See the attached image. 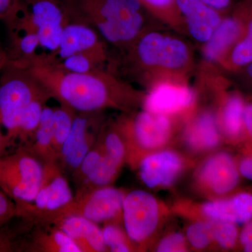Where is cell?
Listing matches in <instances>:
<instances>
[{"label": "cell", "instance_id": "obj_37", "mask_svg": "<svg viewBox=\"0 0 252 252\" xmlns=\"http://www.w3.org/2000/svg\"><path fill=\"white\" fill-rule=\"evenodd\" d=\"M144 7L155 12L167 13L178 11L175 0H140Z\"/></svg>", "mask_w": 252, "mask_h": 252}, {"label": "cell", "instance_id": "obj_42", "mask_svg": "<svg viewBox=\"0 0 252 252\" xmlns=\"http://www.w3.org/2000/svg\"><path fill=\"white\" fill-rule=\"evenodd\" d=\"M6 64H7V56H6V50L0 40V74Z\"/></svg>", "mask_w": 252, "mask_h": 252}, {"label": "cell", "instance_id": "obj_38", "mask_svg": "<svg viewBox=\"0 0 252 252\" xmlns=\"http://www.w3.org/2000/svg\"><path fill=\"white\" fill-rule=\"evenodd\" d=\"M239 240L243 247L244 251L252 252V221L246 223L239 235Z\"/></svg>", "mask_w": 252, "mask_h": 252}, {"label": "cell", "instance_id": "obj_44", "mask_svg": "<svg viewBox=\"0 0 252 252\" xmlns=\"http://www.w3.org/2000/svg\"><path fill=\"white\" fill-rule=\"evenodd\" d=\"M246 72L249 79L252 81V63L246 66Z\"/></svg>", "mask_w": 252, "mask_h": 252}, {"label": "cell", "instance_id": "obj_28", "mask_svg": "<svg viewBox=\"0 0 252 252\" xmlns=\"http://www.w3.org/2000/svg\"><path fill=\"white\" fill-rule=\"evenodd\" d=\"M245 104L238 94H232L227 99L222 114V124L226 135L237 137L244 127Z\"/></svg>", "mask_w": 252, "mask_h": 252}, {"label": "cell", "instance_id": "obj_15", "mask_svg": "<svg viewBox=\"0 0 252 252\" xmlns=\"http://www.w3.org/2000/svg\"><path fill=\"white\" fill-rule=\"evenodd\" d=\"M195 94L188 86L172 82L154 86L143 100L144 110L152 114L168 116L189 108Z\"/></svg>", "mask_w": 252, "mask_h": 252}, {"label": "cell", "instance_id": "obj_39", "mask_svg": "<svg viewBox=\"0 0 252 252\" xmlns=\"http://www.w3.org/2000/svg\"><path fill=\"white\" fill-rule=\"evenodd\" d=\"M238 169L240 175L245 178L252 181V155L243 158L240 162Z\"/></svg>", "mask_w": 252, "mask_h": 252}, {"label": "cell", "instance_id": "obj_40", "mask_svg": "<svg viewBox=\"0 0 252 252\" xmlns=\"http://www.w3.org/2000/svg\"><path fill=\"white\" fill-rule=\"evenodd\" d=\"M244 127L252 139V103L246 104L244 109Z\"/></svg>", "mask_w": 252, "mask_h": 252}, {"label": "cell", "instance_id": "obj_27", "mask_svg": "<svg viewBox=\"0 0 252 252\" xmlns=\"http://www.w3.org/2000/svg\"><path fill=\"white\" fill-rule=\"evenodd\" d=\"M77 113L63 104L54 107L52 117L53 146L58 161L63 144L72 130L73 123Z\"/></svg>", "mask_w": 252, "mask_h": 252}, {"label": "cell", "instance_id": "obj_6", "mask_svg": "<svg viewBox=\"0 0 252 252\" xmlns=\"http://www.w3.org/2000/svg\"><path fill=\"white\" fill-rule=\"evenodd\" d=\"M44 176V163L26 147L0 157V188L16 205L34 201Z\"/></svg>", "mask_w": 252, "mask_h": 252}, {"label": "cell", "instance_id": "obj_18", "mask_svg": "<svg viewBox=\"0 0 252 252\" xmlns=\"http://www.w3.org/2000/svg\"><path fill=\"white\" fill-rule=\"evenodd\" d=\"M175 3L190 36L195 40L206 42L222 20L218 11L201 0H175Z\"/></svg>", "mask_w": 252, "mask_h": 252}, {"label": "cell", "instance_id": "obj_23", "mask_svg": "<svg viewBox=\"0 0 252 252\" xmlns=\"http://www.w3.org/2000/svg\"><path fill=\"white\" fill-rule=\"evenodd\" d=\"M34 232L28 250L36 252H81L65 233L54 225H41Z\"/></svg>", "mask_w": 252, "mask_h": 252}, {"label": "cell", "instance_id": "obj_19", "mask_svg": "<svg viewBox=\"0 0 252 252\" xmlns=\"http://www.w3.org/2000/svg\"><path fill=\"white\" fill-rule=\"evenodd\" d=\"M54 225L72 239L81 252H108L98 223L82 217L69 216L60 220Z\"/></svg>", "mask_w": 252, "mask_h": 252}, {"label": "cell", "instance_id": "obj_34", "mask_svg": "<svg viewBox=\"0 0 252 252\" xmlns=\"http://www.w3.org/2000/svg\"><path fill=\"white\" fill-rule=\"evenodd\" d=\"M238 238L236 224L228 221H215L214 240L220 248L225 250L233 248Z\"/></svg>", "mask_w": 252, "mask_h": 252}, {"label": "cell", "instance_id": "obj_45", "mask_svg": "<svg viewBox=\"0 0 252 252\" xmlns=\"http://www.w3.org/2000/svg\"><path fill=\"white\" fill-rule=\"evenodd\" d=\"M26 1V4H28V3L31 2V1H34V0H24Z\"/></svg>", "mask_w": 252, "mask_h": 252}, {"label": "cell", "instance_id": "obj_29", "mask_svg": "<svg viewBox=\"0 0 252 252\" xmlns=\"http://www.w3.org/2000/svg\"><path fill=\"white\" fill-rule=\"evenodd\" d=\"M104 151L99 137L92 149L81 160L77 168L72 172V177L75 185L76 189L95 170L103 157Z\"/></svg>", "mask_w": 252, "mask_h": 252}, {"label": "cell", "instance_id": "obj_26", "mask_svg": "<svg viewBox=\"0 0 252 252\" xmlns=\"http://www.w3.org/2000/svg\"><path fill=\"white\" fill-rule=\"evenodd\" d=\"M51 99H53L51 94H43L29 104L21 116L17 138L22 142H31L40 122L43 110Z\"/></svg>", "mask_w": 252, "mask_h": 252}, {"label": "cell", "instance_id": "obj_17", "mask_svg": "<svg viewBox=\"0 0 252 252\" xmlns=\"http://www.w3.org/2000/svg\"><path fill=\"white\" fill-rule=\"evenodd\" d=\"M9 32V44L5 47L8 64L30 68L39 58V36L23 16Z\"/></svg>", "mask_w": 252, "mask_h": 252}, {"label": "cell", "instance_id": "obj_8", "mask_svg": "<svg viewBox=\"0 0 252 252\" xmlns=\"http://www.w3.org/2000/svg\"><path fill=\"white\" fill-rule=\"evenodd\" d=\"M70 185L58 162L44 164V176L34 201L17 205V217L34 223L39 217L59 210L74 197Z\"/></svg>", "mask_w": 252, "mask_h": 252}, {"label": "cell", "instance_id": "obj_13", "mask_svg": "<svg viewBox=\"0 0 252 252\" xmlns=\"http://www.w3.org/2000/svg\"><path fill=\"white\" fill-rule=\"evenodd\" d=\"M106 43L94 28L69 21L63 31L57 49L49 53L41 51L34 64L51 65L74 54L107 47Z\"/></svg>", "mask_w": 252, "mask_h": 252}, {"label": "cell", "instance_id": "obj_5", "mask_svg": "<svg viewBox=\"0 0 252 252\" xmlns=\"http://www.w3.org/2000/svg\"><path fill=\"white\" fill-rule=\"evenodd\" d=\"M125 51L126 62L134 73L157 67L177 70L189 61L188 47L183 41L156 32L144 31Z\"/></svg>", "mask_w": 252, "mask_h": 252}, {"label": "cell", "instance_id": "obj_11", "mask_svg": "<svg viewBox=\"0 0 252 252\" xmlns=\"http://www.w3.org/2000/svg\"><path fill=\"white\" fill-rule=\"evenodd\" d=\"M123 221L129 238L142 245L157 230L159 207L157 199L143 190L126 194L123 205Z\"/></svg>", "mask_w": 252, "mask_h": 252}, {"label": "cell", "instance_id": "obj_21", "mask_svg": "<svg viewBox=\"0 0 252 252\" xmlns=\"http://www.w3.org/2000/svg\"><path fill=\"white\" fill-rule=\"evenodd\" d=\"M220 139L216 117L210 112L199 115L190 123L185 132L186 145L195 152L215 148L220 144Z\"/></svg>", "mask_w": 252, "mask_h": 252}, {"label": "cell", "instance_id": "obj_20", "mask_svg": "<svg viewBox=\"0 0 252 252\" xmlns=\"http://www.w3.org/2000/svg\"><path fill=\"white\" fill-rule=\"evenodd\" d=\"M201 211L211 220L246 224L252 220V194L239 193L231 198L207 202Z\"/></svg>", "mask_w": 252, "mask_h": 252}, {"label": "cell", "instance_id": "obj_1", "mask_svg": "<svg viewBox=\"0 0 252 252\" xmlns=\"http://www.w3.org/2000/svg\"><path fill=\"white\" fill-rule=\"evenodd\" d=\"M30 69L52 98L78 113L99 112L107 108L127 110L141 97L109 69L67 72L41 64Z\"/></svg>", "mask_w": 252, "mask_h": 252}, {"label": "cell", "instance_id": "obj_16", "mask_svg": "<svg viewBox=\"0 0 252 252\" xmlns=\"http://www.w3.org/2000/svg\"><path fill=\"white\" fill-rule=\"evenodd\" d=\"M238 167L229 154L220 152L204 162L198 172L202 185L217 194L231 191L239 182Z\"/></svg>", "mask_w": 252, "mask_h": 252}, {"label": "cell", "instance_id": "obj_3", "mask_svg": "<svg viewBox=\"0 0 252 252\" xmlns=\"http://www.w3.org/2000/svg\"><path fill=\"white\" fill-rule=\"evenodd\" d=\"M47 94L50 93L30 68L6 64L0 74V122L9 144L17 139L24 111L33 100Z\"/></svg>", "mask_w": 252, "mask_h": 252}, {"label": "cell", "instance_id": "obj_30", "mask_svg": "<svg viewBox=\"0 0 252 252\" xmlns=\"http://www.w3.org/2000/svg\"><path fill=\"white\" fill-rule=\"evenodd\" d=\"M104 243L107 251L112 252H127L133 250V242L129 238L126 230L114 222L104 223L102 228Z\"/></svg>", "mask_w": 252, "mask_h": 252}, {"label": "cell", "instance_id": "obj_25", "mask_svg": "<svg viewBox=\"0 0 252 252\" xmlns=\"http://www.w3.org/2000/svg\"><path fill=\"white\" fill-rule=\"evenodd\" d=\"M109 63L108 53L107 47H105L74 54L56 64L48 66L64 72L86 73L108 69Z\"/></svg>", "mask_w": 252, "mask_h": 252}, {"label": "cell", "instance_id": "obj_24", "mask_svg": "<svg viewBox=\"0 0 252 252\" xmlns=\"http://www.w3.org/2000/svg\"><path fill=\"white\" fill-rule=\"evenodd\" d=\"M54 107L46 105L35 133L26 148L43 163L58 162L53 146L52 117Z\"/></svg>", "mask_w": 252, "mask_h": 252}, {"label": "cell", "instance_id": "obj_7", "mask_svg": "<svg viewBox=\"0 0 252 252\" xmlns=\"http://www.w3.org/2000/svg\"><path fill=\"white\" fill-rule=\"evenodd\" d=\"M118 127L125 140L127 158L130 154L133 162L137 158L140 160V154L164 145L171 133L168 116L145 110L139 113L132 120L122 122Z\"/></svg>", "mask_w": 252, "mask_h": 252}, {"label": "cell", "instance_id": "obj_41", "mask_svg": "<svg viewBox=\"0 0 252 252\" xmlns=\"http://www.w3.org/2000/svg\"><path fill=\"white\" fill-rule=\"evenodd\" d=\"M203 2L212 9L220 11L226 9L229 6L231 0H201Z\"/></svg>", "mask_w": 252, "mask_h": 252}, {"label": "cell", "instance_id": "obj_12", "mask_svg": "<svg viewBox=\"0 0 252 252\" xmlns=\"http://www.w3.org/2000/svg\"><path fill=\"white\" fill-rule=\"evenodd\" d=\"M99 137L103 147V157L95 170L76 191H89L110 186L127 158V147L119 127L106 128L104 124Z\"/></svg>", "mask_w": 252, "mask_h": 252}, {"label": "cell", "instance_id": "obj_4", "mask_svg": "<svg viewBox=\"0 0 252 252\" xmlns=\"http://www.w3.org/2000/svg\"><path fill=\"white\" fill-rule=\"evenodd\" d=\"M126 193L111 186L89 191H76L69 203L56 211L42 215L36 224L54 225L69 216L82 217L96 223H107L119 217L123 220V205Z\"/></svg>", "mask_w": 252, "mask_h": 252}, {"label": "cell", "instance_id": "obj_22", "mask_svg": "<svg viewBox=\"0 0 252 252\" xmlns=\"http://www.w3.org/2000/svg\"><path fill=\"white\" fill-rule=\"evenodd\" d=\"M242 34L243 28L238 19L231 17L222 19L210 39L205 43L203 54L205 59L210 61L220 59L232 49Z\"/></svg>", "mask_w": 252, "mask_h": 252}, {"label": "cell", "instance_id": "obj_10", "mask_svg": "<svg viewBox=\"0 0 252 252\" xmlns=\"http://www.w3.org/2000/svg\"><path fill=\"white\" fill-rule=\"evenodd\" d=\"M27 5L25 18L39 36L42 52H52L69 22L64 5L60 0H34Z\"/></svg>", "mask_w": 252, "mask_h": 252}, {"label": "cell", "instance_id": "obj_14", "mask_svg": "<svg viewBox=\"0 0 252 252\" xmlns=\"http://www.w3.org/2000/svg\"><path fill=\"white\" fill-rule=\"evenodd\" d=\"M182 168V158L170 150L144 156L139 162L141 180L152 189L170 187L177 180Z\"/></svg>", "mask_w": 252, "mask_h": 252}, {"label": "cell", "instance_id": "obj_9", "mask_svg": "<svg viewBox=\"0 0 252 252\" xmlns=\"http://www.w3.org/2000/svg\"><path fill=\"white\" fill-rule=\"evenodd\" d=\"M101 112L77 113L58 161L63 172L72 174L97 142L104 124Z\"/></svg>", "mask_w": 252, "mask_h": 252}, {"label": "cell", "instance_id": "obj_35", "mask_svg": "<svg viewBox=\"0 0 252 252\" xmlns=\"http://www.w3.org/2000/svg\"><path fill=\"white\" fill-rule=\"evenodd\" d=\"M187 250V238L180 233L167 235L159 243L157 248L158 252H182Z\"/></svg>", "mask_w": 252, "mask_h": 252}, {"label": "cell", "instance_id": "obj_31", "mask_svg": "<svg viewBox=\"0 0 252 252\" xmlns=\"http://www.w3.org/2000/svg\"><path fill=\"white\" fill-rule=\"evenodd\" d=\"M230 61L236 67H246L252 63V19L247 26L245 34L232 47Z\"/></svg>", "mask_w": 252, "mask_h": 252}, {"label": "cell", "instance_id": "obj_36", "mask_svg": "<svg viewBox=\"0 0 252 252\" xmlns=\"http://www.w3.org/2000/svg\"><path fill=\"white\" fill-rule=\"evenodd\" d=\"M15 217H17L16 203L0 188V224H4Z\"/></svg>", "mask_w": 252, "mask_h": 252}, {"label": "cell", "instance_id": "obj_2", "mask_svg": "<svg viewBox=\"0 0 252 252\" xmlns=\"http://www.w3.org/2000/svg\"><path fill=\"white\" fill-rule=\"evenodd\" d=\"M69 21L94 28L106 42L126 50L143 32L140 0H60Z\"/></svg>", "mask_w": 252, "mask_h": 252}, {"label": "cell", "instance_id": "obj_46", "mask_svg": "<svg viewBox=\"0 0 252 252\" xmlns=\"http://www.w3.org/2000/svg\"><path fill=\"white\" fill-rule=\"evenodd\" d=\"M0 225H1V224H0Z\"/></svg>", "mask_w": 252, "mask_h": 252}, {"label": "cell", "instance_id": "obj_43", "mask_svg": "<svg viewBox=\"0 0 252 252\" xmlns=\"http://www.w3.org/2000/svg\"><path fill=\"white\" fill-rule=\"evenodd\" d=\"M1 122H0V157H1V154L4 152L5 148L9 145V141L6 138V135H4L1 130Z\"/></svg>", "mask_w": 252, "mask_h": 252}, {"label": "cell", "instance_id": "obj_33", "mask_svg": "<svg viewBox=\"0 0 252 252\" xmlns=\"http://www.w3.org/2000/svg\"><path fill=\"white\" fill-rule=\"evenodd\" d=\"M28 5L24 0H0V21L7 30L11 29L26 12Z\"/></svg>", "mask_w": 252, "mask_h": 252}, {"label": "cell", "instance_id": "obj_32", "mask_svg": "<svg viewBox=\"0 0 252 252\" xmlns=\"http://www.w3.org/2000/svg\"><path fill=\"white\" fill-rule=\"evenodd\" d=\"M215 221H200L193 223L187 231V239L193 248L203 250L214 240Z\"/></svg>", "mask_w": 252, "mask_h": 252}]
</instances>
